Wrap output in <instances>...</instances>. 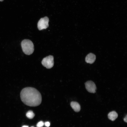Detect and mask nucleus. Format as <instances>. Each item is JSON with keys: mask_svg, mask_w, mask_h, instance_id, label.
Masks as SVG:
<instances>
[{"mask_svg": "<svg viewBox=\"0 0 127 127\" xmlns=\"http://www.w3.org/2000/svg\"><path fill=\"white\" fill-rule=\"evenodd\" d=\"M22 101L26 105L31 107H36L41 103L42 97L40 92L36 88L31 87L23 89L20 93Z\"/></svg>", "mask_w": 127, "mask_h": 127, "instance_id": "f257e3e1", "label": "nucleus"}, {"mask_svg": "<svg viewBox=\"0 0 127 127\" xmlns=\"http://www.w3.org/2000/svg\"><path fill=\"white\" fill-rule=\"evenodd\" d=\"M21 45L23 51L25 54L30 55L34 52V45L32 42L30 40H23L21 42Z\"/></svg>", "mask_w": 127, "mask_h": 127, "instance_id": "f03ea898", "label": "nucleus"}, {"mask_svg": "<svg viewBox=\"0 0 127 127\" xmlns=\"http://www.w3.org/2000/svg\"><path fill=\"white\" fill-rule=\"evenodd\" d=\"M41 63L45 67L48 69L52 67L54 64V57L52 56L49 55L43 59Z\"/></svg>", "mask_w": 127, "mask_h": 127, "instance_id": "7ed1b4c3", "label": "nucleus"}, {"mask_svg": "<svg viewBox=\"0 0 127 127\" xmlns=\"http://www.w3.org/2000/svg\"><path fill=\"white\" fill-rule=\"evenodd\" d=\"M49 19L47 17L41 18L37 24V27L39 30L46 29L49 26Z\"/></svg>", "mask_w": 127, "mask_h": 127, "instance_id": "20e7f679", "label": "nucleus"}, {"mask_svg": "<svg viewBox=\"0 0 127 127\" xmlns=\"http://www.w3.org/2000/svg\"><path fill=\"white\" fill-rule=\"evenodd\" d=\"M86 88L89 92L92 93L95 92L96 88L95 83L91 81H88L85 83Z\"/></svg>", "mask_w": 127, "mask_h": 127, "instance_id": "39448f33", "label": "nucleus"}, {"mask_svg": "<svg viewBox=\"0 0 127 127\" xmlns=\"http://www.w3.org/2000/svg\"><path fill=\"white\" fill-rule=\"evenodd\" d=\"M95 55L93 53H90L87 56L85 60L87 63L92 64L95 62Z\"/></svg>", "mask_w": 127, "mask_h": 127, "instance_id": "423d86ee", "label": "nucleus"}, {"mask_svg": "<svg viewBox=\"0 0 127 127\" xmlns=\"http://www.w3.org/2000/svg\"><path fill=\"white\" fill-rule=\"evenodd\" d=\"M70 105L72 108L75 111L78 112L80 110V106L77 102L72 101Z\"/></svg>", "mask_w": 127, "mask_h": 127, "instance_id": "0eeeda50", "label": "nucleus"}, {"mask_svg": "<svg viewBox=\"0 0 127 127\" xmlns=\"http://www.w3.org/2000/svg\"><path fill=\"white\" fill-rule=\"evenodd\" d=\"M118 114L114 111L110 112L108 114V119L112 121H114L118 117Z\"/></svg>", "mask_w": 127, "mask_h": 127, "instance_id": "6e6552de", "label": "nucleus"}, {"mask_svg": "<svg viewBox=\"0 0 127 127\" xmlns=\"http://www.w3.org/2000/svg\"><path fill=\"white\" fill-rule=\"evenodd\" d=\"M26 116L29 119H32L35 116V114L32 111L29 110L27 112Z\"/></svg>", "mask_w": 127, "mask_h": 127, "instance_id": "1a4fd4ad", "label": "nucleus"}, {"mask_svg": "<svg viewBox=\"0 0 127 127\" xmlns=\"http://www.w3.org/2000/svg\"><path fill=\"white\" fill-rule=\"evenodd\" d=\"M44 125V123L42 121L38 122L36 125L37 127H42Z\"/></svg>", "mask_w": 127, "mask_h": 127, "instance_id": "9d476101", "label": "nucleus"}, {"mask_svg": "<svg viewBox=\"0 0 127 127\" xmlns=\"http://www.w3.org/2000/svg\"><path fill=\"white\" fill-rule=\"evenodd\" d=\"M44 125L47 127H49L50 125V123L49 122H46L44 123Z\"/></svg>", "mask_w": 127, "mask_h": 127, "instance_id": "9b49d317", "label": "nucleus"}, {"mask_svg": "<svg viewBox=\"0 0 127 127\" xmlns=\"http://www.w3.org/2000/svg\"><path fill=\"white\" fill-rule=\"evenodd\" d=\"M124 121V122L127 123V116L126 115V117L124 118L123 119Z\"/></svg>", "mask_w": 127, "mask_h": 127, "instance_id": "f8f14e48", "label": "nucleus"}, {"mask_svg": "<svg viewBox=\"0 0 127 127\" xmlns=\"http://www.w3.org/2000/svg\"><path fill=\"white\" fill-rule=\"evenodd\" d=\"M22 127H28L27 126L24 125L22 126Z\"/></svg>", "mask_w": 127, "mask_h": 127, "instance_id": "ddd939ff", "label": "nucleus"}, {"mask_svg": "<svg viewBox=\"0 0 127 127\" xmlns=\"http://www.w3.org/2000/svg\"><path fill=\"white\" fill-rule=\"evenodd\" d=\"M4 0H0V1H3Z\"/></svg>", "mask_w": 127, "mask_h": 127, "instance_id": "4468645a", "label": "nucleus"}, {"mask_svg": "<svg viewBox=\"0 0 127 127\" xmlns=\"http://www.w3.org/2000/svg\"></svg>", "mask_w": 127, "mask_h": 127, "instance_id": "2eb2a0df", "label": "nucleus"}]
</instances>
